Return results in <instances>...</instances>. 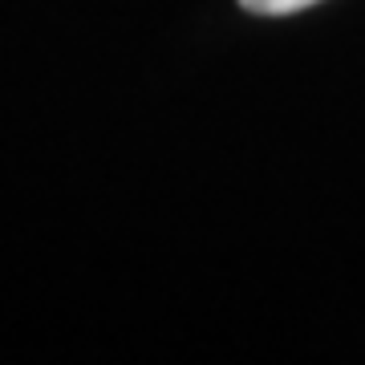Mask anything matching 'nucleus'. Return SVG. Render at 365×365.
Listing matches in <instances>:
<instances>
[{"label": "nucleus", "mask_w": 365, "mask_h": 365, "mask_svg": "<svg viewBox=\"0 0 365 365\" xmlns=\"http://www.w3.org/2000/svg\"><path fill=\"white\" fill-rule=\"evenodd\" d=\"M240 4L256 16H292L309 4H321V0H240Z\"/></svg>", "instance_id": "f257e3e1"}]
</instances>
